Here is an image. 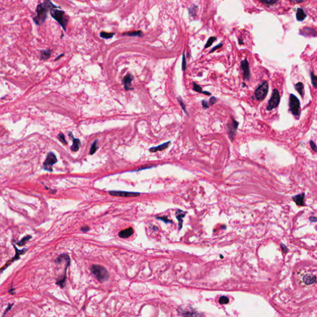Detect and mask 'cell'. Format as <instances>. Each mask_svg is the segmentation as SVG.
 Returning <instances> with one entry per match:
<instances>
[{"mask_svg": "<svg viewBox=\"0 0 317 317\" xmlns=\"http://www.w3.org/2000/svg\"><path fill=\"white\" fill-rule=\"evenodd\" d=\"M41 58L42 60H47L50 58L51 55V50H42L41 51Z\"/></svg>", "mask_w": 317, "mask_h": 317, "instance_id": "obj_23", "label": "cell"}, {"mask_svg": "<svg viewBox=\"0 0 317 317\" xmlns=\"http://www.w3.org/2000/svg\"><path fill=\"white\" fill-rule=\"evenodd\" d=\"M12 305H13V304H9V305H8V307L6 308V310L4 311V314H3V315L2 316V317H4V315H5L7 314V312H8L9 310H10L11 309V307H12Z\"/></svg>", "mask_w": 317, "mask_h": 317, "instance_id": "obj_39", "label": "cell"}, {"mask_svg": "<svg viewBox=\"0 0 317 317\" xmlns=\"http://www.w3.org/2000/svg\"><path fill=\"white\" fill-rule=\"evenodd\" d=\"M97 148H98V146L97 144V140H96L94 142V143L92 144L91 148V149H90V154L92 155L95 153L96 152Z\"/></svg>", "mask_w": 317, "mask_h": 317, "instance_id": "obj_29", "label": "cell"}, {"mask_svg": "<svg viewBox=\"0 0 317 317\" xmlns=\"http://www.w3.org/2000/svg\"><path fill=\"white\" fill-rule=\"evenodd\" d=\"M89 229H90L89 227H88L87 225H84V227H83V228H81V230L83 232H87L89 230Z\"/></svg>", "mask_w": 317, "mask_h": 317, "instance_id": "obj_43", "label": "cell"}, {"mask_svg": "<svg viewBox=\"0 0 317 317\" xmlns=\"http://www.w3.org/2000/svg\"><path fill=\"white\" fill-rule=\"evenodd\" d=\"M310 76L311 79V83L312 84L315 88L317 87V76H315L313 72L310 73Z\"/></svg>", "mask_w": 317, "mask_h": 317, "instance_id": "obj_28", "label": "cell"}, {"mask_svg": "<svg viewBox=\"0 0 317 317\" xmlns=\"http://www.w3.org/2000/svg\"><path fill=\"white\" fill-rule=\"evenodd\" d=\"M109 194L112 196H120V197H136L140 195V193L138 192H128L122 191H110Z\"/></svg>", "mask_w": 317, "mask_h": 317, "instance_id": "obj_10", "label": "cell"}, {"mask_svg": "<svg viewBox=\"0 0 317 317\" xmlns=\"http://www.w3.org/2000/svg\"><path fill=\"white\" fill-rule=\"evenodd\" d=\"M91 271L97 280L101 282L107 281L109 277V274L105 268L98 264H93L91 268Z\"/></svg>", "mask_w": 317, "mask_h": 317, "instance_id": "obj_2", "label": "cell"}, {"mask_svg": "<svg viewBox=\"0 0 317 317\" xmlns=\"http://www.w3.org/2000/svg\"><path fill=\"white\" fill-rule=\"evenodd\" d=\"M31 238H32V236H31V235H27V236L24 237V238H22V239H21V240L19 241V242H17V244L19 246H20V247H22V246L25 245V244H26V243L28 242V241H29Z\"/></svg>", "mask_w": 317, "mask_h": 317, "instance_id": "obj_25", "label": "cell"}, {"mask_svg": "<svg viewBox=\"0 0 317 317\" xmlns=\"http://www.w3.org/2000/svg\"><path fill=\"white\" fill-rule=\"evenodd\" d=\"M281 250H282V253H286L288 252V248H287V247H286V246L284 244L281 243Z\"/></svg>", "mask_w": 317, "mask_h": 317, "instance_id": "obj_37", "label": "cell"}, {"mask_svg": "<svg viewBox=\"0 0 317 317\" xmlns=\"http://www.w3.org/2000/svg\"><path fill=\"white\" fill-rule=\"evenodd\" d=\"M268 92V84L266 81H263L258 88L255 90V96L258 101H263L266 97Z\"/></svg>", "mask_w": 317, "mask_h": 317, "instance_id": "obj_5", "label": "cell"}, {"mask_svg": "<svg viewBox=\"0 0 317 317\" xmlns=\"http://www.w3.org/2000/svg\"><path fill=\"white\" fill-rule=\"evenodd\" d=\"M185 212L184 211H183L182 210L178 209L176 211V217H177V219L178 221L179 229H181L182 228L183 218L185 217Z\"/></svg>", "mask_w": 317, "mask_h": 317, "instance_id": "obj_19", "label": "cell"}, {"mask_svg": "<svg viewBox=\"0 0 317 317\" xmlns=\"http://www.w3.org/2000/svg\"><path fill=\"white\" fill-rule=\"evenodd\" d=\"M219 304H221V305H224V304H228V303L229 302V299L226 296H221L219 299Z\"/></svg>", "mask_w": 317, "mask_h": 317, "instance_id": "obj_27", "label": "cell"}, {"mask_svg": "<svg viewBox=\"0 0 317 317\" xmlns=\"http://www.w3.org/2000/svg\"><path fill=\"white\" fill-rule=\"evenodd\" d=\"M12 291H15V289H14V288L11 289L9 291V292L10 293V294H14V293H12Z\"/></svg>", "mask_w": 317, "mask_h": 317, "instance_id": "obj_46", "label": "cell"}, {"mask_svg": "<svg viewBox=\"0 0 317 317\" xmlns=\"http://www.w3.org/2000/svg\"><path fill=\"white\" fill-rule=\"evenodd\" d=\"M63 55H64V54H61V55H60V56H58V57H57V58H56V60H58V58H61V56H63Z\"/></svg>", "mask_w": 317, "mask_h": 317, "instance_id": "obj_47", "label": "cell"}, {"mask_svg": "<svg viewBox=\"0 0 317 317\" xmlns=\"http://www.w3.org/2000/svg\"><path fill=\"white\" fill-rule=\"evenodd\" d=\"M123 35L132 36V37H134V36H139V37H141L142 35H143V32H142L141 31L129 32L123 33Z\"/></svg>", "mask_w": 317, "mask_h": 317, "instance_id": "obj_24", "label": "cell"}, {"mask_svg": "<svg viewBox=\"0 0 317 317\" xmlns=\"http://www.w3.org/2000/svg\"><path fill=\"white\" fill-rule=\"evenodd\" d=\"M178 314L183 317H200L201 315L192 309L191 310H185L182 308H180L178 310Z\"/></svg>", "mask_w": 317, "mask_h": 317, "instance_id": "obj_11", "label": "cell"}, {"mask_svg": "<svg viewBox=\"0 0 317 317\" xmlns=\"http://www.w3.org/2000/svg\"><path fill=\"white\" fill-rule=\"evenodd\" d=\"M178 102H179V103H180V106L182 107V108H183V110H184V112L187 113V115H188V112H187V111L186 107H185V106L184 103H183V102H182V101L181 99L180 98H178Z\"/></svg>", "mask_w": 317, "mask_h": 317, "instance_id": "obj_35", "label": "cell"}, {"mask_svg": "<svg viewBox=\"0 0 317 317\" xmlns=\"http://www.w3.org/2000/svg\"><path fill=\"white\" fill-rule=\"evenodd\" d=\"M69 135H70L73 138V143L72 146H71V150L72 151H73V152H77V151L79 149L80 146H81V141H80V140L78 139L74 138L71 133H69Z\"/></svg>", "mask_w": 317, "mask_h": 317, "instance_id": "obj_18", "label": "cell"}, {"mask_svg": "<svg viewBox=\"0 0 317 317\" xmlns=\"http://www.w3.org/2000/svg\"><path fill=\"white\" fill-rule=\"evenodd\" d=\"M201 103H202V105H203V108H209V105H208V103H207V102H206V101H205V100H203V101H202Z\"/></svg>", "mask_w": 317, "mask_h": 317, "instance_id": "obj_41", "label": "cell"}, {"mask_svg": "<svg viewBox=\"0 0 317 317\" xmlns=\"http://www.w3.org/2000/svg\"><path fill=\"white\" fill-rule=\"evenodd\" d=\"M133 233H134L133 229L132 228H128L126 229L120 231L119 234H118V235H119V237L121 238L126 239V238L130 237V236H131L133 234Z\"/></svg>", "mask_w": 317, "mask_h": 317, "instance_id": "obj_15", "label": "cell"}, {"mask_svg": "<svg viewBox=\"0 0 317 317\" xmlns=\"http://www.w3.org/2000/svg\"><path fill=\"white\" fill-rule=\"evenodd\" d=\"M58 139L62 143H63L65 144H67V141H66L65 137V136H64V135L63 133H60L58 135Z\"/></svg>", "mask_w": 317, "mask_h": 317, "instance_id": "obj_34", "label": "cell"}, {"mask_svg": "<svg viewBox=\"0 0 317 317\" xmlns=\"http://www.w3.org/2000/svg\"><path fill=\"white\" fill-rule=\"evenodd\" d=\"M67 268H66L63 275L61 277V278L57 280V281H56V284L58 285V286H60L61 288L64 287L65 286V283H66V281H67Z\"/></svg>", "mask_w": 317, "mask_h": 317, "instance_id": "obj_20", "label": "cell"}, {"mask_svg": "<svg viewBox=\"0 0 317 317\" xmlns=\"http://www.w3.org/2000/svg\"><path fill=\"white\" fill-rule=\"evenodd\" d=\"M307 15L305 13L304 9L302 8H298L297 14H296V18L298 21H304L306 18Z\"/></svg>", "mask_w": 317, "mask_h": 317, "instance_id": "obj_21", "label": "cell"}, {"mask_svg": "<svg viewBox=\"0 0 317 317\" xmlns=\"http://www.w3.org/2000/svg\"><path fill=\"white\" fill-rule=\"evenodd\" d=\"M309 220L311 222H316L317 221V217H310L309 218Z\"/></svg>", "mask_w": 317, "mask_h": 317, "instance_id": "obj_44", "label": "cell"}, {"mask_svg": "<svg viewBox=\"0 0 317 317\" xmlns=\"http://www.w3.org/2000/svg\"><path fill=\"white\" fill-rule=\"evenodd\" d=\"M58 8L50 1H45L39 4L36 9V16L33 18L34 22L38 26H41L47 17L49 11H51L53 8Z\"/></svg>", "mask_w": 317, "mask_h": 317, "instance_id": "obj_1", "label": "cell"}, {"mask_svg": "<svg viewBox=\"0 0 317 317\" xmlns=\"http://www.w3.org/2000/svg\"><path fill=\"white\" fill-rule=\"evenodd\" d=\"M157 219H159V220H160V221H162L164 222L165 223H166V224H168V223H172V221H170V220H169V219L167 218V217H165V216H164V217H157Z\"/></svg>", "mask_w": 317, "mask_h": 317, "instance_id": "obj_32", "label": "cell"}, {"mask_svg": "<svg viewBox=\"0 0 317 317\" xmlns=\"http://www.w3.org/2000/svg\"><path fill=\"white\" fill-rule=\"evenodd\" d=\"M262 3H264V4H273L274 3H277V1H260Z\"/></svg>", "mask_w": 317, "mask_h": 317, "instance_id": "obj_40", "label": "cell"}, {"mask_svg": "<svg viewBox=\"0 0 317 317\" xmlns=\"http://www.w3.org/2000/svg\"><path fill=\"white\" fill-rule=\"evenodd\" d=\"M216 102H217V98H216L214 97H211L209 100V105H214V104L216 103Z\"/></svg>", "mask_w": 317, "mask_h": 317, "instance_id": "obj_38", "label": "cell"}, {"mask_svg": "<svg viewBox=\"0 0 317 317\" xmlns=\"http://www.w3.org/2000/svg\"><path fill=\"white\" fill-rule=\"evenodd\" d=\"M295 87L297 91H298V92H299L300 96L303 97L304 96V84H303L302 83H298L295 84Z\"/></svg>", "mask_w": 317, "mask_h": 317, "instance_id": "obj_22", "label": "cell"}, {"mask_svg": "<svg viewBox=\"0 0 317 317\" xmlns=\"http://www.w3.org/2000/svg\"><path fill=\"white\" fill-rule=\"evenodd\" d=\"M310 145L311 146V148L312 149V150L315 151V152H317V146L313 141H310Z\"/></svg>", "mask_w": 317, "mask_h": 317, "instance_id": "obj_36", "label": "cell"}, {"mask_svg": "<svg viewBox=\"0 0 317 317\" xmlns=\"http://www.w3.org/2000/svg\"><path fill=\"white\" fill-rule=\"evenodd\" d=\"M222 46V44H219V45H217V46H214V48H213V49H212V50H211L210 51V53H212V52H213V51H215V50H216L217 49H218L221 48V47Z\"/></svg>", "mask_w": 317, "mask_h": 317, "instance_id": "obj_42", "label": "cell"}, {"mask_svg": "<svg viewBox=\"0 0 317 317\" xmlns=\"http://www.w3.org/2000/svg\"><path fill=\"white\" fill-rule=\"evenodd\" d=\"M239 44H243V42L240 39V40H239Z\"/></svg>", "mask_w": 317, "mask_h": 317, "instance_id": "obj_48", "label": "cell"}, {"mask_svg": "<svg viewBox=\"0 0 317 317\" xmlns=\"http://www.w3.org/2000/svg\"><path fill=\"white\" fill-rule=\"evenodd\" d=\"M50 14L51 17L55 19L60 24L61 26L63 28V29L66 31L69 19L68 17L66 15L65 11L53 8L51 10Z\"/></svg>", "mask_w": 317, "mask_h": 317, "instance_id": "obj_3", "label": "cell"}, {"mask_svg": "<svg viewBox=\"0 0 317 317\" xmlns=\"http://www.w3.org/2000/svg\"><path fill=\"white\" fill-rule=\"evenodd\" d=\"M194 91H195L196 92H202L203 93V91H202V88L199 86V85L197 84L196 83H193V87Z\"/></svg>", "mask_w": 317, "mask_h": 317, "instance_id": "obj_31", "label": "cell"}, {"mask_svg": "<svg viewBox=\"0 0 317 317\" xmlns=\"http://www.w3.org/2000/svg\"><path fill=\"white\" fill-rule=\"evenodd\" d=\"M239 126V122L237 121L233 117H232V121L228 125V133L229 134L230 139L233 141L234 139L235 135L236 134V131Z\"/></svg>", "mask_w": 317, "mask_h": 317, "instance_id": "obj_8", "label": "cell"}, {"mask_svg": "<svg viewBox=\"0 0 317 317\" xmlns=\"http://www.w3.org/2000/svg\"><path fill=\"white\" fill-rule=\"evenodd\" d=\"M14 248H15V250H16V255L14 257L11 259L9 260V261H8L7 262V263L4 265L1 269V272L3 273V271L8 266L10 265V264L13 263L15 261H17V260H18L20 258V256L22 255H24V253H26V252L27 251V249H23V250H18L17 248L16 247V246L14 245Z\"/></svg>", "mask_w": 317, "mask_h": 317, "instance_id": "obj_9", "label": "cell"}, {"mask_svg": "<svg viewBox=\"0 0 317 317\" xmlns=\"http://www.w3.org/2000/svg\"><path fill=\"white\" fill-rule=\"evenodd\" d=\"M133 80V76L130 74H127L123 78L122 80V83L124 84L125 89L126 91L128 90H133V88L131 87V83Z\"/></svg>", "mask_w": 317, "mask_h": 317, "instance_id": "obj_13", "label": "cell"}, {"mask_svg": "<svg viewBox=\"0 0 317 317\" xmlns=\"http://www.w3.org/2000/svg\"><path fill=\"white\" fill-rule=\"evenodd\" d=\"M241 68H242L243 73V78L244 79L249 80L250 78V67L249 63L247 59H245L241 61L240 65Z\"/></svg>", "mask_w": 317, "mask_h": 317, "instance_id": "obj_12", "label": "cell"}, {"mask_svg": "<svg viewBox=\"0 0 317 317\" xmlns=\"http://www.w3.org/2000/svg\"><path fill=\"white\" fill-rule=\"evenodd\" d=\"M57 162V158L53 153H49L44 163V169L47 171H53V165Z\"/></svg>", "mask_w": 317, "mask_h": 317, "instance_id": "obj_7", "label": "cell"}, {"mask_svg": "<svg viewBox=\"0 0 317 317\" xmlns=\"http://www.w3.org/2000/svg\"><path fill=\"white\" fill-rule=\"evenodd\" d=\"M300 103L298 98L294 94H291L289 97V107L290 110L294 115L296 117L299 116Z\"/></svg>", "mask_w": 317, "mask_h": 317, "instance_id": "obj_4", "label": "cell"}, {"mask_svg": "<svg viewBox=\"0 0 317 317\" xmlns=\"http://www.w3.org/2000/svg\"><path fill=\"white\" fill-rule=\"evenodd\" d=\"M203 94H206V95H207V96H210L211 94L210 92H207V91H203Z\"/></svg>", "mask_w": 317, "mask_h": 317, "instance_id": "obj_45", "label": "cell"}, {"mask_svg": "<svg viewBox=\"0 0 317 317\" xmlns=\"http://www.w3.org/2000/svg\"><path fill=\"white\" fill-rule=\"evenodd\" d=\"M170 144V141L166 142V143L159 145L158 146H156V147H153V148H150L149 151L151 153H155V152H157V151L164 150L165 149H166L169 147Z\"/></svg>", "mask_w": 317, "mask_h": 317, "instance_id": "obj_17", "label": "cell"}, {"mask_svg": "<svg viewBox=\"0 0 317 317\" xmlns=\"http://www.w3.org/2000/svg\"><path fill=\"white\" fill-rule=\"evenodd\" d=\"M114 35H115L114 33H107L105 32H102L100 34V35L102 38H103V39H111V38Z\"/></svg>", "mask_w": 317, "mask_h": 317, "instance_id": "obj_26", "label": "cell"}, {"mask_svg": "<svg viewBox=\"0 0 317 317\" xmlns=\"http://www.w3.org/2000/svg\"><path fill=\"white\" fill-rule=\"evenodd\" d=\"M216 40V37H211L209 39L207 40V43L205 45V48L207 49L208 48V47H209L212 44L214 43V42Z\"/></svg>", "mask_w": 317, "mask_h": 317, "instance_id": "obj_30", "label": "cell"}, {"mask_svg": "<svg viewBox=\"0 0 317 317\" xmlns=\"http://www.w3.org/2000/svg\"><path fill=\"white\" fill-rule=\"evenodd\" d=\"M280 95L277 89H274L272 94V96L268 101L266 109L268 111H271L274 108H276L280 102Z\"/></svg>", "mask_w": 317, "mask_h": 317, "instance_id": "obj_6", "label": "cell"}, {"mask_svg": "<svg viewBox=\"0 0 317 317\" xmlns=\"http://www.w3.org/2000/svg\"><path fill=\"white\" fill-rule=\"evenodd\" d=\"M303 281L307 285H310L314 284L316 281V277L313 274H306L303 278Z\"/></svg>", "mask_w": 317, "mask_h": 317, "instance_id": "obj_16", "label": "cell"}, {"mask_svg": "<svg viewBox=\"0 0 317 317\" xmlns=\"http://www.w3.org/2000/svg\"><path fill=\"white\" fill-rule=\"evenodd\" d=\"M187 68V61L185 58V55L183 53V58H182V69L183 71H185Z\"/></svg>", "mask_w": 317, "mask_h": 317, "instance_id": "obj_33", "label": "cell"}, {"mask_svg": "<svg viewBox=\"0 0 317 317\" xmlns=\"http://www.w3.org/2000/svg\"><path fill=\"white\" fill-rule=\"evenodd\" d=\"M305 193H303L302 194H299V195H295V196L292 197V200L295 202V204L299 206H305Z\"/></svg>", "mask_w": 317, "mask_h": 317, "instance_id": "obj_14", "label": "cell"}]
</instances>
